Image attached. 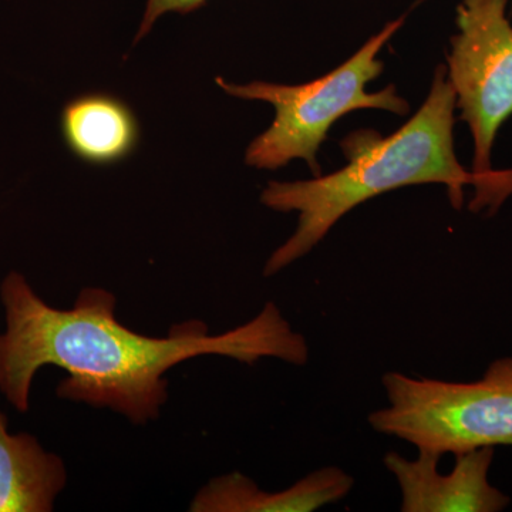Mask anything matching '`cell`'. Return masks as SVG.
I'll use <instances>...</instances> for the list:
<instances>
[{"label":"cell","instance_id":"6da1fadb","mask_svg":"<svg viewBox=\"0 0 512 512\" xmlns=\"http://www.w3.org/2000/svg\"><path fill=\"white\" fill-rule=\"evenodd\" d=\"M6 332L0 335V390L25 413L33 377L42 366L67 372L57 387L63 399L109 407L136 424L157 419L168 400L165 373L201 355L252 363L265 357L303 366L305 336L296 333L274 302L251 322L211 336L202 322L174 326L167 338H150L121 325L116 298L87 288L69 311L52 308L22 275L12 272L0 288Z\"/></svg>","mask_w":512,"mask_h":512},{"label":"cell","instance_id":"7a4b0ae2","mask_svg":"<svg viewBox=\"0 0 512 512\" xmlns=\"http://www.w3.org/2000/svg\"><path fill=\"white\" fill-rule=\"evenodd\" d=\"M456 107V93L439 67L429 97L396 133L383 137L375 130H357L340 143L348 160L342 170L308 181H271L262 191V204L298 212L299 222L292 237L269 256L264 276H274L309 254L349 211L384 192L443 184L453 207L461 210L464 187L473 185L474 175L458 163L454 151Z\"/></svg>","mask_w":512,"mask_h":512},{"label":"cell","instance_id":"3957f363","mask_svg":"<svg viewBox=\"0 0 512 512\" xmlns=\"http://www.w3.org/2000/svg\"><path fill=\"white\" fill-rule=\"evenodd\" d=\"M404 19L406 16L387 23L348 62L313 82L296 86L266 82L235 84L218 77V86L229 96L266 101L275 107L274 123L249 144L247 164L276 170L302 158L318 177L319 148L330 127L345 114L362 109L392 111L400 116L409 113V104L397 94L393 84L382 92H366L367 83L383 72L380 50L402 28Z\"/></svg>","mask_w":512,"mask_h":512},{"label":"cell","instance_id":"277c9868","mask_svg":"<svg viewBox=\"0 0 512 512\" xmlns=\"http://www.w3.org/2000/svg\"><path fill=\"white\" fill-rule=\"evenodd\" d=\"M382 384L389 406L369 416L377 433L440 456L512 446V357L494 360L476 382L387 372Z\"/></svg>","mask_w":512,"mask_h":512},{"label":"cell","instance_id":"5b68a950","mask_svg":"<svg viewBox=\"0 0 512 512\" xmlns=\"http://www.w3.org/2000/svg\"><path fill=\"white\" fill-rule=\"evenodd\" d=\"M508 0H461L448 82L474 140V177L490 173L495 136L512 116V26Z\"/></svg>","mask_w":512,"mask_h":512},{"label":"cell","instance_id":"8992f818","mask_svg":"<svg viewBox=\"0 0 512 512\" xmlns=\"http://www.w3.org/2000/svg\"><path fill=\"white\" fill-rule=\"evenodd\" d=\"M494 454V447L456 454L447 474L439 471L440 454L426 450L413 460L390 451L383 463L399 484L403 512H498L511 500L488 480Z\"/></svg>","mask_w":512,"mask_h":512},{"label":"cell","instance_id":"52a82bcc","mask_svg":"<svg viewBox=\"0 0 512 512\" xmlns=\"http://www.w3.org/2000/svg\"><path fill=\"white\" fill-rule=\"evenodd\" d=\"M355 480L339 467L313 471L284 491L268 493L241 473L214 478L195 495L194 512H312L338 503Z\"/></svg>","mask_w":512,"mask_h":512},{"label":"cell","instance_id":"ba28073f","mask_svg":"<svg viewBox=\"0 0 512 512\" xmlns=\"http://www.w3.org/2000/svg\"><path fill=\"white\" fill-rule=\"evenodd\" d=\"M67 481L62 458L29 434H10L0 413V512H47Z\"/></svg>","mask_w":512,"mask_h":512},{"label":"cell","instance_id":"9c48e42d","mask_svg":"<svg viewBox=\"0 0 512 512\" xmlns=\"http://www.w3.org/2000/svg\"><path fill=\"white\" fill-rule=\"evenodd\" d=\"M62 130L70 150L92 164L123 160L134 150L138 138L131 110L107 94H87L67 104Z\"/></svg>","mask_w":512,"mask_h":512},{"label":"cell","instance_id":"30bf717a","mask_svg":"<svg viewBox=\"0 0 512 512\" xmlns=\"http://www.w3.org/2000/svg\"><path fill=\"white\" fill-rule=\"evenodd\" d=\"M476 195L471 201L470 208L480 212L488 208L495 212L507 197L512 194V170L494 171L474 178Z\"/></svg>","mask_w":512,"mask_h":512},{"label":"cell","instance_id":"8fae6325","mask_svg":"<svg viewBox=\"0 0 512 512\" xmlns=\"http://www.w3.org/2000/svg\"><path fill=\"white\" fill-rule=\"evenodd\" d=\"M207 0H147L146 10H144L143 20H141L140 30L137 33V39H143L153 29L154 23L161 16L167 13H190L192 10L201 8Z\"/></svg>","mask_w":512,"mask_h":512}]
</instances>
